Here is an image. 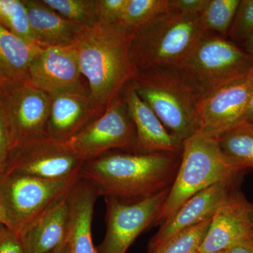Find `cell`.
Here are the masks:
<instances>
[{
	"instance_id": "6da1fadb",
	"label": "cell",
	"mask_w": 253,
	"mask_h": 253,
	"mask_svg": "<svg viewBox=\"0 0 253 253\" xmlns=\"http://www.w3.org/2000/svg\"><path fill=\"white\" fill-rule=\"evenodd\" d=\"M181 157L163 152L106 153L84 163L81 174L99 196L134 204L170 189Z\"/></svg>"
},
{
	"instance_id": "7a4b0ae2",
	"label": "cell",
	"mask_w": 253,
	"mask_h": 253,
	"mask_svg": "<svg viewBox=\"0 0 253 253\" xmlns=\"http://www.w3.org/2000/svg\"><path fill=\"white\" fill-rule=\"evenodd\" d=\"M134 32L120 23L99 21L86 28L75 45L82 75L89 83V96L99 116L138 74L131 54Z\"/></svg>"
},
{
	"instance_id": "3957f363",
	"label": "cell",
	"mask_w": 253,
	"mask_h": 253,
	"mask_svg": "<svg viewBox=\"0 0 253 253\" xmlns=\"http://www.w3.org/2000/svg\"><path fill=\"white\" fill-rule=\"evenodd\" d=\"M243 172L223 152L215 136L199 129L184 141L177 174L154 226L168 220L200 191L219 183L236 184Z\"/></svg>"
},
{
	"instance_id": "277c9868",
	"label": "cell",
	"mask_w": 253,
	"mask_h": 253,
	"mask_svg": "<svg viewBox=\"0 0 253 253\" xmlns=\"http://www.w3.org/2000/svg\"><path fill=\"white\" fill-rule=\"evenodd\" d=\"M134 89L170 134L184 142L200 129L201 96L175 68L139 71L131 81Z\"/></svg>"
},
{
	"instance_id": "5b68a950",
	"label": "cell",
	"mask_w": 253,
	"mask_h": 253,
	"mask_svg": "<svg viewBox=\"0 0 253 253\" xmlns=\"http://www.w3.org/2000/svg\"><path fill=\"white\" fill-rule=\"evenodd\" d=\"M208 32L201 15L189 16L172 10L134 31L133 63L138 72L152 68H177Z\"/></svg>"
},
{
	"instance_id": "8992f818",
	"label": "cell",
	"mask_w": 253,
	"mask_h": 253,
	"mask_svg": "<svg viewBox=\"0 0 253 253\" xmlns=\"http://www.w3.org/2000/svg\"><path fill=\"white\" fill-rule=\"evenodd\" d=\"M253 56L226 38L208 32L177 68L202 98L226 83L246 76Z\"/></svg>"
},
{
	"instance_id": "52a82bcc",
	"label": "cell",
	"mask_w": 253,
	"mask_h": 253,
	"mask_svg": "<svg viewBox=\"0 0 253 253\" xmlns=\"http://www.w3.org/2000/svg\"><path fill=\"white\" fill-rule=\"evenodd\" d=\"M81 176L60 181L44 180L23 174L0 176V202L7 217V228L21 232L51 205L66 196Z\"/></svg>"
},
{
	"instance_id": "ba28073f",
	"label": "cell",
	"mask_w": 253,
	"mask_h": 253,
	"mask_svg": "<svg viewBox=\"0 0 253 253\" xmlns=\"http://www.w3.org/2000/svg\"><path fill=\"white\" fill-rule=\"evenodd\" d=\"M122 93L101 116L66 142L83 162L99 157L111 150L133 151L136 143L135 126Z\"/></svg>"
},
{
	"instance_id": "9c48e42d",
	"label": "cell",
	"mask_w": 253,
	"mask_h": 253,
	"mask_svg": "<svg viewBox=\"0 0 253 253\" xmlns=\"http://www.w3.org/2000/svg\"><path fill=\"white\" fill-rule=\"evenodd\" d=\"M84 163L67 143L44 137L16 146L4 174L65 180L81 176Z\"/></svg>"
},
{
	"instance_id": "30bf717a",
	"label": "cell",
	"mask_w": 253,
	"mask_h": 253,
	"mask_svg": "<svg viewBox=\"0 0 253 253\" xmlns=\"http://www.w3.org/2000/svg\"><path fill=\"white\" fill-rule=\"evenodd\" d=\"M169 189L134 204L105 198L106 231L97 253H126L143 231L154 226Z\"/></svg>"
},
{
	"instance_id": "8fae6325",
	"label": "cell",
	"mask_w": 253,
	"mask_h": 253,
	"mask_svg": "<svg viewBox=\"0 0 253 253\" xmlns=\"http://www.w3.org/2000/svg\"><path fill=\"white\" fill-rule=\"evenodd\" d=\"M0 94L9 116L15 147L47 137L51 98L27 81L0 83Z\"/></svg>"
},
{
	"instance_id": "7c38bea8",
	"label": "cell",
	"mask_w": 253,
	"mask_h": 253,
	"mask_svg": "<svg viewBox=\"0 0 253 253\" xmlns=\"http://www.w3.org/2000/svg\"><path fill=\"white\" fill-rule=\"evenodd\" d=\"M81 76L76 46H42L30 64L28 81L50 96L89 94L82 83Z\"/></svg>"
},
{
	"instance_id": "4fadbf2b",
	"label": "cell",
	"mask_w": 253,
	"mask_h": 253,
	"mask_svg": "<svg viewBox=\"0 0 253 253\" xmlns=\"http://www.w3.org/2000/svg\"><path fill=\"white\" fill-rule=\"evenodd\" d=\"M253 93L249 73L205 95L199 106L200 130L216 136L243 122Z\"/></svg>"
},
{
	"instance_id": "5bb4252c",
	"label": "cell",
	"mask_w": 253,
	"mask_h": 253,
	"mask_svg": "<svg viewBox=\"0 0 253 253\" xmlns=\"http://www.w3.org/2000/svg\"><path fill=\"white\" fill-rule=\"evenodd\" d=\"M251 206L244 195L233 190L212 216L200 253L230 251L253 239Z\"/></svg>"
},
{
	"instance_id": "9a60e30c",
	"label": "cell",
	"mask_w": 253,
	"mask_h": 253,
	"mask_svg": "<svg viewBox=\"0 0 253 253\" xmlns=\"http://www.w3.org/2000/svg\"><path fill=\"white\" fill-rule=\"evenodd\" d=\"M123 93L135 126L136 143L132 152L181 155L184 142L169 132L156 113L139 97L131 82L125 86Z\"/></svg>"
},
{
	"instance_id": "2e32d148",
	"label": "cell",
	"mask_w": 253,
	"mask_h": 253,
	"mask_svg": "<svg viewBox=\"0 0 253 253\" xmlns=\"http://www.w3.org/2000/svg\"><path fill=\"white\" fill-rule=\"evenodd\" d=\"M235 185L234 183H219L194 195L161 224L159 231L151 240L149 251L160 247L180 231L212 219L219 206L235 189Z\"/></svg>"
},
{
	"instance_id": "e0dca14e",
	"label": "cell",
	"mask_w": 253,
	"mask_h": 253,
	"mask_svg": "<svg viewBox=\"0 0 253 253\" xmlns=\"http://www.w3.org/2000/svg\"><path fill=\"white\" fill-rule=\"evenodd\" d=\"M99 196L96 187L82 174L68 193L67 253H97L93 244L91 224Z\"/></svg>"
},
{
	"instance_id": "ac0fdd59",
	"label": "cell",
	"mask_w": 253,
	"mask_h": 253,
	"mask_svg": "<svg viewBox=\"0 0 253 253\" xmlns=\"http://www.w3.org/2000/svg\"><path fill=\"white\" fill-rule=\"evenodd\" d=\"M47 137L67 142L99 117L89 94L64 93L51 96Z\"/></svg>"
},
{
	"instance_id": "d6986e66",
	"label": "cell",
	"mask_w": 253,
	"mask_h": 253,
	"mask_svg": "<svg viewBox=\"0 0 253 253\" xmlns=\"http://www.w3.org/2000/svg\"><path fill=\"white\" fill-rule=\"evenodd\" d=\"M36 42L43 46H75L86 27L63 17L43 0H22Z\"/></svg>"
},
{
	"instance_id": "ffe728a7",
	"label": "cell",
	"mask_w": 253,
	"mask_h": 253,
	"mask_svg": "<svg viewBox=\"0 0 253 253\" xmlns=\"http://www.w3.org/2000/svg\"><path fill=\"white\" fill-rule=\"evenodd\" d=\"M67 195L18 233L26 253H48L66 241L69 214Z\"/></svg>"
},
{
	"instance_id": "44dd1931",
	"label": "cell",
	"mask_w": 253,
	"mask_h": 253,
	"mask_svg": "<svg viewBox=\"0 0 253 253\" xmlns=\"http://www.w3.org/2000/svg\"><path fill=\"white\" fill-rule=\"evenodd\" d=\"M42 46L23 41L0 26V83L28 81L30 64Z\"/></svg>"
},
{
	"instance_id": "7402d4cb",
	"label": "cell",
	"mask_w": 253,
	"mask_h": 253,
	"mask_svg": "<svg viewBox=\"0 0 253 253\" xmlns=\"http://www.w3.org/2000/svg\"><path fill=\"white\" fill-rule=\"evenodd\" d=\"M216 137L223 152L240 169H253V123L243 121Z\"/></svg>"
},
{
	"instance_id": "603a6c76",
	"label": "cell",
	"mask_w": 253,
	"mask_h": 253,
	"mask_svg": "<svg viewBox=\"0 0 253 253\" xmlns=\"http://www.w3.org/2000/svg\"><path fill=\"white\" fill-rule=\"evenodd\" d=\"M172 10L171 0H126L119 23L135 31Z\"/></svg>"
},
{
	"instance_id": "cb8c5ba5",
	"label": "cell",
	"mask_w": 253,
	"mask_h": 253,
	"mask_svg": "<svg viewBox=\"0 0 253 253\" xmlns=\"http://www.w3.org/2000/svg\"><path fill=\"white\" fill-rule=\"evenodd\" d=\"M0 26L28 42H36L22 0H0Z\"/></svg>"
},
{
	"instance_id": "d4e9b609",
	"label": "cell",
	"mask_w": 253,
	"mask_h": 253,
	"mask_svg": "<svg viewBox=\"0 0 253 253\" xmlns=\"http://www.w3.org/2000/svg\"><path fill=\"white\" fill-rule=\"evenodd\" d=\"M240 0H208L201 16L208 31L226 38Z\"/></svg>"
},
{
	"instance_id": "484cf974",
	"label": "cell",
	"mask_w": 253,
	"mask_h": 253,
	"mask_svg": "<svg viewBox=\"0 0 253 253\" xmlns=\"http://www.w3.org/2000/svg\"><path fill=\"white\" fill-rule=\"evenodd\" d=\"M63 17L86 28L99 22L97 0H43Z\"/></svg>"
},
{
	"instance_id": "4316f807",
	"label": "cell",
	"mask_w": 253,
	"mask_h": 253,
	"mask_svg": "<svg viewBox=\"0 0 253 253\" xmlns=\"http://www.w3.org/2000/svg\"><path fill=\"white\" fill-rule=\"evenodd\" d=\"M211 219L184 229L148 253H200Z\"/></svg>"
},
{
	"instance_id": "83f0119b",
	"label": "cell",
	"mask_w": 253,
	"mask_h": 253,
	"mask_svg": "<svg viewBox=\"0 0 253 253\" xmlns=\"http://www.w3.org/2000/svg\"><path fill=\"white\" fill-rule=\"evenodd\" d=\"M253 36V0H240L228 33L230 41L241 44Z\"/></svg>"
},
{
	"instance_id": "f1b7e54d",
	"label": "cell",
	"mask_w": 253,
	"mask_h": 253,
	"mask_svg": "<svg viewBox=\"0 0 253 253\" xmlns=\"http://www.w3.org/2000/svg\"><path fill=\"white\" fill-rule=\"evenodd\" d=\"M15 149V141L6 106L0 94V176L4 174Z\"/></svg>"
},
{
	"instance_id": "f546056e",
	"label": "cell",
	"mask_w": 253,
	"mask_h": 253,
	"mask_svg": "<svg viewBox=\"0 0 253 253\" xmlns=\"http://www.w3.org/2000/svg\"><path fill=\"white\" fill-rule=\"evenodd\" d=\"M126 0H97L98 18L100 22L119 23Z\"/></svg>"
},
{
	"instance_id": "4dcf8cb0",
	"label": "cell",
	"mask_w": 253,
	"mask_h": 253,
	"mask_svg": "<svg viewBox=\"0 0 253 253\" xmlns=\"http://www.w3.org/2000/svg\"><path fill=\"white\" fill-rule=\"evenodd\" d=\"M0 253H27L17 231L0 224Z\"/></svg>"
},
{
	"instance_id": "1f68e13d",
	"label": "cell",
	"mask_w": 253,
	"mask_h": 253,
	"mask_svg": "<svg viewBox=\"0 0 253 253\" xmlns=\"http://www.w3.org/2000/svg\"><path fill=\"white\" fill-rule=\"evenodd\" d=\"M208 3V0H171L174 11L189 16L201 15Z\"/></svg>"
},
{
	"instance_id": "d6a6232c",
	"label": "cell",
	"mask_w": 253,
	"mask_h": 253,
	"mask_svg": "<svg viewBox=\"0 0 253 253\" xmlns=\"http://www.w3.org/2000/svg\"><path fill=\"white\" fill-rule=\"evenodd\" d=\"M230 253H253V238L233 248Z\"/></svg>"
},
{
	"instance_id": "836d02e7",
	"label": "cell",
	"mask_w": 253,
	"mask_h": 253,
	"mask_svg": "<svg viewBox=\"0 0 253 253\" xmlns=\"http://www.w3.org/2000/svg\"><path fill=\"white\" fill-rule=\"evenodd\" d=\"M244 121L253 123V93L245 113Z\"/></svg>"
},
{
	"instance_id": "e575fe53",
	"label": "cell",
	"mask_w": 253,
	"mask_h": 253,
	"mask_svg": "<svg viewBox=\"0 0 253 253\" xmlns=\"http://www.w3.org/2000/svg\"><path fill=\"white\" fill-rule=\"evenodd\" d=\"M246 53L253 56V36L249 38L241 46Z\"/></svg>"
},
{
	"instance_id": "d590c367",
	"label": "cell",
	"mask_w": 253,
	"mask_h": 253,
	"mask_svg": "<svg viewBox=\"0 0 253 253\" xmlns=\"http://www.w3.org/2000/svg\"><path fill=\"white\" fill-rule=\"evenodd\" d=\"M0 224L6 226V227L8 226L7 217H6V212H5L4 207L1 202H0Z\"/></svg>"
},
{
	"instance_id": "8d00e7d4",
	"label": "cell",
	"mask_w": 253,
	"mask_h": 253,
	"mask_svg": "<svg viewBox=\"0 0 253 253\" xmlns=\"http://www.w3.org/2000/svg\"><path fill=\"white\" fill-rule=\"evenodd\" d=\"M48 253H67V251H66V241L63 243L62 244L60 245L59 246H58L56 249L53 250L52 251Z\"/></svg>"
},
{
	"instance_id": "74e56055",
	"label": "cell",
	"mask_w": 253,
	"mask_h": 253,
	"mask_svg": "<svg viewBox=\"0 0 253 253\" xmlns=\"http://www.w3.org/2000/svg\"><path fill=\"white\" fill-rule=\"evenodd\" d=\"M251 224H252V229L253 231V205H252V206H251Z\"/></svg>"
},
{
	"instance_id": "f35d334b",
	"label": "cell",
	"mask_w": 253,
	"mask_h": 253,
	"mask_svg": "<svg viewBox=\"0 0 253 253\" xmlns=\"http://www.w3.org/2000/svg\"><path fill=\"white\" fill-rule=\"evenodd\" d=\"M213 253H230V251H220V252Z\"/></svg>"
},
{
	"instance_id": "ab89813d",
	"label": "cell",
	"mask_w": 253,
	"mask_h": 253,
	"mask_svg": "<svg viewBox=\"0 0 253 253\" xmlns=\"http://www.w3.org/2000/svg\"><path fill=\"white\" fill-rule=\"evenodd\" d=\"M249 73L250 74L252 75V76H253V67L252 68V70H251V72H250Z\"/></svg>"
}]
</instances>
